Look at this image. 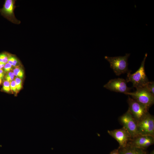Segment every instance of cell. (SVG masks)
<instances>
[{
	"instance_id": "5b68a950",
	"label": "cell",
	"mask_w": 154,
	"mask_h": 154,
	"mask_svg": "<svg viewBox=\"0 0 154 154\" xmlns=\"http://www.w3.org/2000/svg\"><path fill=\"white\" fill-rule=\"evenodd\" d=\"M120 123L129 133L132 138L138 135L137 121L133 117L129 110L119 118Z\"/></svg>"
},
{
	"instance_id": "7c38bea8",
	"label": "cell",
	"mask_w": 154,
	"mask_h": 154,
	"mask_svg": "<svg viewBox=\"0 0 154 154\" xmlns=\"http://www.w3.org/2000/svg\"><path fill=\"white\" fill-rule=\"evenodd\" d=\"M8 63L15 68L18 67L19 62L17 59L14 56L9 54Z\"/></svg>"
},
{
	"instance_id": "52a82bcc",
	"label": "cell",
	"mask_w": 154,
	"mask_h": 154,
	"mask_svg": "<svg viewBox=\"0 0 154 154\" xmlns=\"http://www.w3.org/2000/svg\"><path fill=\"white\" fill-rule=\"evenodd\" d=\"M15 0H5L3 7L0 8L1 15L4 17L12 23L19 24L21 21L16 18L14 11L16 7L15 5Z\"/></svg>"
},
{
	"instance_id": "3957f363",
	"label": "cell",
	"mask_w": 154,
	"mask_h": 154,
	"mask_svg": "<svg viewBox=\"0 0 154 154\" xmlns=\"http://www.w3.org/2000/svg\"><path fill=\"white\" fill-rule=\"evenodd\" d=\"M136 89V90L135 92H129L125 94L131 96L133 99L149 109L154 104V95L145 86Z\"/></svg>"
},
{
	"instance_id": "d4e9b609",
	"label": "cell",
	"mask_w": 154,
	"mask_h": 154,
	"mask_svg": "<svg viewBox=\"0 0 154 154\" xmlns=\"http://www.w3.org/2000/svg\"><path fill=\"white\" fill-rule=\"evenodd\" d=\"M1 79L0 78V84H1Z\"/></svg>"
},
{
	"instance_id": "30bf717a",
	"label": "cell",
	"mask_w": 154,
	"mask_h": 154,
	"mask_svg": "<svg viewBox=\"0 0 154 154\" xmlns=\"http://www.w3.org/2000/svg\"><path fill=\"white\" fill-rule=\"evenodd\" d=\"M154 143V137L138 135L131 139L128 145L135 147L146 149Z\"/></svg>"
},
{
	"instance_id": "2e32d148",
	"label": "cell",
	"mask_w": 154,
	"mask_h": 154,
	"mask_svg": "<svg viewBox=\"0 0 154 154\" xmlns=\"http://www.w3.org/2000/svg\"><path fill=\"white\" fill-rule=\"evenodd\" d=\"M2 89L3 91L6 92H9L10 90V82L5 80L3 83Z\"/></svg>"
},
{
	"instance_id": "8992f818",
	"label": "cell",
	"mask_w": 154,
	"mask_h": 154,
	"mask_svg": "<svg viewBox=\"0 0 154 154\" xmlns=\"http://www.w3.org/2000/svg\"><path fill=\"white\" fill-rule=\"evenodd\" d=\"M127 102L128 110L137 122L149 112V109L129 96Z\"/></svg>"
},
{
	"instance_id": "ba28073f",
	"label": "cell",
	"mask_w": 154,
	"mask_h": 154,
	"mask_svg": "<svg viewBox=\"0 0 154 154\" xmlns=\"http://www.w3.org/2000/svg\"><path fill=\"white\" fill-rule=\"evenodd\" d=\"M108 133L117 141L119 145L118 148L126 147L132 139L129 133L123 127L119 129L108 130Z\"/></svg>"
},
{
	"instance_id": "9c48e42d",
	"label": "cell",
	"mask_w": 154,
	"mask_h": 154,
	"mask_svg": "<svg viewBox=\"0 0 154 154\" xmlns=\"http://www.w3.org/2000/svg\"><path fill=\"white\" fill-rule=\"evenodd\" d=\"M126 80L122 78H117L110 80L104 87L111 91L125 94L130 92L131 88L127 85Z\"/></svg>"
},
{
	"instance_id": "7a4b0ae2",
	"label": "cell",
	"mask_w": 154,
	"mask_h": 154,
	"mask_svg": "<svg viewBox=\"0 0 154 154\" xmlns=\"http://www.w3.org/2000/svg\"><path fill=\"white\" fill-rule=\"evenodd\" d=\"M130 54L126 53L123 56L109 57L105 56V58L110 63V68L117 76L130 72L128 68V59Z\"/></svg>"
},
{
	"instance_id": "7402d4cb",
	"label": "cell",
	"mask_w": 154,
	"mask_h": 154,
	"mask_svg": "<svg viewBox=\"0 0 154 154\" xmlns=\"http://www.w3.org/2000/svg\"><path fill=\"white\" fill-rule=\"evenodd\" d=\"M110 154H119L118 149L114 150L110 153Z\"/></svg>"
},
{
	"instance_id": "d6986e66",
	"label": "cell",
	"mask_w": 154,
	"mask_h": 154,
	"mask_svg": "<svg viewBox=\"0 0 154 154\" xmlns=\"http://www.w3.org/2000/svg\"><path fill=\"white\" fill-rule=\"evenodd\" d=\"M10 89L13 92L17 93V92L15 80H13L10 82Z\"/></svg>"
},
{
	"instance_id": "8fae6325",
	"label": "cell",
	"mask_w": 154,
	"mask_h": 154,
	"mask_svg": "<svg viewBox=\"0 0 154 154\" xmlns=\"http://www.w3.org/2000/svg\"><path fill=\"white\" fill-rule=\"evenodd\" d=\"M119 154H147L145 149L139 148L127 145L126 147L118 149Z\"/></svg>"
},
{
	"instance_id": "ac0fdd59",
	"label": "cell",
	"mask_w": 154,
	"mask_h": 154,
	"mask_svg": "<svg viewBox=\"0 0 154 154\" xmlns=\"http://www.w3.org/2000/svg\"><path fill=\"white\" fill-rule=\"evenodd\" d=\"M15 74L13 72H8L5 76L6 80L11 82L13 81L15 77Z\"/></svg>"
},
{
	"instance_id": "9a60e30c",
	"label": "cell",
	"mask_w": 154,
	"mask_h": 154,
	"mask_svg": "<svg viewBox=\"0 0 154 154\" xmlns=\"http://www.w3.org/2000/svg\"><path fill=\"white\" fill-rule=\"evenodd\" d=\"M145 86L148 90L153 95H154V82L149 81Z\"/></svg>"
},
{
	"instance_id": "e0dca14e",
	"label": "cell",
	"mask_w": 154,
	"mask_h": 154,
	"mask_svg": "<svg viewBox=\"0 0 154 154\" xmlns=\"http://www.w3.org/2000/svg\"><path fill=\"white\" fill-rule=\"evenodd\" d=\"M15 80L16 82L17 92L19 91L22 87V81L21 79L17 77H15Z\"/></svg>"
},
{
	"instance_id": "ffe728a7",
	"label": "cell",
	"mask_w": 154,
	"mask_h": 154,
	"mask_svg": "<svg viewBox=\"0 0 154 154\" xmlns=\"http://www.w3.org/2000/svg\"><path fill=\"white\" fill-rule=\"evenodd\" d=\"M12 66L9 63H6L4 67V71L5 72H9L12 69Z\"/></svg>"
},
{
	"instance_id": "277c9868",
	"label": "cell",
	"mask_w": 154,
	"mask_h": 154,
	"mask_svg": "<svg viewBox=\"0 0 154 154\" xmlns=\"http://www.w3.org/2000/svg\"><path fill=\"white\" fill-rule=\"evenodd\" d=\"M139 135L154 137V117L149 112L137 122Z\"/></svg>"
},
{
	"instance_id": "44dd1931",
	"label": "cell",
	"mask_w": 154,
	"mask_h": 154,
	"mask_svg": "<svg viewBox=\"0 0 154 154\" xmlns=\"http://www.w3.org/2000/svg\"><path fill=\"white\" fill-rule=\"evenodd\" d=\"M5 73L2 69H0V78L2 79L4 76Z\"/></svg>"
},
{
	"instance_id": "5bb4252c",
	"label": "cell",
	"mask_w": 154,
	"mask_h": 154,
	"mask_svg": "<svg viewBox=\"0 0 154 154\" xmlns=\"http://www.w3.org/2000/svg\"><path fill=\"white\" fill-rule=\"evenodd\" d=\"M9 54L6 53L0 54V62L5 64L8 62Z\"/></svg>"
},
{
	"instance_id": "4fadbf2b",
	"label": "cell",
	"mask_w": 154,
	"mask_h": 154,
	"mask_svg": "<svg viewBox=\"0 0 154 154\" xmlns=\"http://www.w3.org/2000/svg\"><path fill=\"white\" fill-rule=\"evenodd\" d=\"M13 72L15 76L21 79H22L23 78L24 72L21 68L19 67L15 68L13 70Z\"/></svg>"
},
{
	"instance_id": "6da1fadb",
	"label": "cell",
	"mask_w": 154,
	"mask_h": 154,
	"mask_svg": "<svg viewBox=\"0 0 154 154\" xmlns=\"http://www.w3.org/2000/svg\"><path fill=\"white\" fill-rule=\"evenodd\" d=\"M147 55V53H146L140 67L136 72L132 74L130 72L127 73L126 80L127 82H131L133 86L136 89L144 87L149 81L145 69V62Z\"/></svg>"
},
{
	"instance_id": "603a6c76",
	"label": "cell",
	"mask_w": 154,
	"mask_h": 154,
	"mask_svg": "<svg viewBox=\"0 0 154 154\" xmlns=\"http://www.w3.org/2000/svg\"><path fill=\"white\" fill-rule=\"evenodd\" d=\"M5 64L0 62V69H2L3 68H4Z\"/></svg>"
},
{
	"instance_id": "cb8c5ba5",
	"label": "cell",
	"mask_w": 154,
	"mask_h": 154,
	"mask_svg": "<svg viewBox=\"0 0 154 154\" xmlns=\"http://www.w3.org/2000/svg\"><path fill=\"white\" fill-rule=\"evenodd\" d=\"M150 154H154V150H152L151 151Z\"/></svg>"
}]
</instances>
